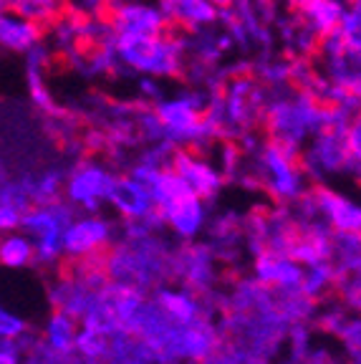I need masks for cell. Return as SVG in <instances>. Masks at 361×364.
<instances>
[{
	"instance_id": "obj_1",
	"label": "cell",
	"mask_w": 361,
	"mask_h": 364,
	"mask_svg": "<svg viewBox=\"0 0 361 364\" xmlns=\"http://www.w3.org/2000/svg\"><path fill=\"white\" fill-rule=\"evenodd\" d=\"M114 48L129 71L149 79H177L187 74V43L182 31H167L159 36L114 33Z\"/></svg>"
},
{
	"instance_id": "obj_2",
	"label": "cell",
	"mask_w": 361,
	"mask_h": 364,
	"mask_svg": "<svg viewBox=\"0 0 361 364\" xmlns=\"http://www.w3.org/2000/svg\"><path fill=\"white\" fill-rule=\"evenodd\" d=\"M253 154V182L276 203H298L308 190V172L303 165V152L273 142L263 134L258 147H245Z\"/></svg>"
},
{
	"instance_id": "obj_3",
	"label": "cell",
	"mask_w": 361,
	"mask_h": 364,
	"mask_svg": "<svg viewBox=\"0 0 361 364\" xmlns=\"http://www.w3.org/2000/svg\"><path fill=\"white\" fill-rule=\"evenodd\" d=\"M102 18L114 33L159 36L172 31V23L159 0H107Z\"/></svg>"
},
{
	"instance_id": "obj_4",
	"label": "cell",
	"mask_w": 361,
	"mask_h": 364,
	"mask_svg": "<svg viewBox=\"0 0 361 364\" xmlns=\"http://www.w3.org/2000/svg\"><path fill=\"white\" fill-rule=\"evenodd\" d=\"M306 205L311 215H318L333 233L361 235V203L351 200L349 195L328 188L323 182H313L306 195L298 200Z\"/></svg>"
},
{
	"instance_id": "obj_5",
	"label": "cell",
	"mask_w": 361,
	"mask_h": 364,
	"mask_svg": "<svg viewBox=\"0 0 361 364\" xmlns=\"http://www.w3.org/2000/svg\"><path fill=\"white\" fill-rule=\"evenodd\" d=\"M117 177L119 175H114L109 170L107 162L96 157H86L81 162H76L74 170L68 172L63 195H66V200L71 205H76V208H81L86 213H94L102 203H109V195H112Z\"/></svg>"
},
{
	"instance_id": "obj_6",
	"label": "cell",
	"mask_w": 361,
	"mask_h": 364,
	"mask_svg": "<svg viewBox=\"0 0 361 364\" xmlns=\"http://www.w3.org/2000/svg\"><path fill=\"white\" fill-rule=\"evenodd\" d=\"M303 165L308 177L318 180L351 170V154L346 144V127L326 124L311 136L303 147Z\"/></svg>"
},
{
	"instance_id": "obj_7",
	"label": "cell",
	"mask_w": 361,
	"mask_h": 364,
	"mask_svg": "<svg viewBox=\"0 0 361 364\" xmlns=\"http://www.w3.org/2000/svg\"><path fill=\"white\" fill-rule=\"evenodd\" d=\"M170 165L182 180L190 185V190L195 195H200L203 200H212L215 195L222 190V182L225 175L215 159L210 157L205 149H195V147H177L172 149Z\"/></svg>"
},
{
	"instance_id": "obj_8",
	"label": "cell",
	"mask_w": 361,
	"mask_h": 364,
	"mask_svg": "<svg viewBox=\"0 0 361 364\" xmlns=\"http://www.w3.org/2000/svg\"><path fill=\"white\" fill-rule=\"evenodd\" d=\"M109 205L119 215L124 218L126 223H162L157 213V203L154 195L149 190V185L144 180H139L136 175H119L114 182L112 195H109Z\"/></svg>"
},
{
	"instance_id": "obj_9",
	"label": "cell",
	"mask_w": 361,
	"mask_h": 364,
	"mask_svg": "<svg viewBox=\"0 0 361 364\" xmlns=\"http://www.w3.org/2000/svg\"><path fill=\"white\" fill-rule=\"evenodd\" d=\"M107 248H112V225L102 215L89 213V215L71 220L63 230L61 250L71 258L94 256Z\"/></svg>"
},
{
	"instance_id": "obj_10",
	"label": "cell",
	"mask_w": 361,
	"mask_h": 364,
	"mask_svg": "<svg viewBox=\"0 0 361 364\" xmlns=\"http://www.w3.org/2000/svg\"><path fill=\"white\" fill-rule=\"evenodd\" d=\"M159 3L170 18L172 28L182 33H195L222 21V11L210 0H159Z\"/></svg>"
},
{
	"instance_id": "obj_11",
	"label": "cell",
	"mask_w": 361,
	"mask_h": 364,
	"mask_svg": "<svg viewBox=\"0 0 361 364\" xmlns=\"http://www.w3.org/2000/svg\"><path fill=\"white\" fill-rule=\"evenodd\" d=\"M48 28L41 26V23L31 21V18H23L13 11H3L0 18V43L3 48L11 53H26L36 51L41 43H43Z\"/></svg>"
},
{
	"instance_id": "obj_12",
	"label": "cell",
	"mask_w": 361,
	"mask_h": 364,
	"mask_svg": "<svg viewBox=\"0 0 361 364\" xmlns=\"http://www.w3.org/2000/svg\"><path fill=\"white\" fill-rule=\"evenodd\" d=\"M162 225H167L170 230H175L180 238L190 240L200 233L208 220V200H203L200 195H187V198L172 203L170 208H164L159 213Z\"/></svg>"
},
{
	"instance_id": "obj_13",
	"label": "cell",
	"mask_w": 361,
	"mask_h": 364,
	"mask_svg": "<svg viewBox=\"0 0 361 364\" xmlns=\"http://www.w3.org/2000/svg\"><path fill=\"white\" fill-rule=\"evenodd\" d=\"M286 6L306 21L321 38L336 33L344 21L346 3L344 0H286Z\"/></svg>"
},
{
	"instance_id": "obj_14",
	"label": "cell",
	"mask_w": 361,
	"mask_h": 364,
	"mask_svg": "<svg viewBox=\"0 0 361 364\" xmlns=\"http://www.w3.org/2000/svg\"><path fill=\"white\" fill-rule=\"evenodd\" d=\"M0 261L6 268H28L41 261L38 245L28 233H6L0 240Z\"/></svg>"
},
{
	"instance_id": "obj_15",
	"label": "cell",
	"mask_w": 361,
	"mask_h": 364,
	"mask_svg": "<svg viewBox=\"0 0 361 364\" xmlns=\"http://www.w3.org/2000/svg\"><path fill=\"white\" fill-rule=\"evenodd\" d=\"M3 11H13L48 28L66 13V6L63 0H3Z\"/></svg>"
},
{
	"instance_id": "obj_16",
	"label": "cell",
	"mask_w": 361,
	"mask_h": 364,
	"mask_svg": "<svg viewBox=\"0 0 361 364\" xmlns=\"http://www.w3.org/2000/svg\"><path fill=\"white\" fill-rule=\"evenodd\" d=\"M159 306L177 324H190L192 318H195V304L182 291H162L159 294Z\"/></svg>"
},
{
	"instance_id": "obj_17",
	"label": "cell",
	"mask_w": 361,
	"mask_h": 364,
	"mask_svg": "<svg viewBox=\"0 0 361 364\" xmlns=\"http://www.w3.org/2000/svg\"><path fill=\"white\" fill-rule=\"evenodd\" d=\"M339 33L351 51L356 56H361V0H346V11Z\"/></svg>"
},
{
	"instance_id": "obj_18",
	"label": "cell",
	"mask_w": 361,
	"mask_h": 364,
	"mask_svg": "<svg viewBox=\"0 0 361 364\" xmlns=\"http://www.w3.org/2000/svg\"><path fill=\"white\" fill-rule=\"evenodd\" d=\"M346 144L351 154V170L361 172V109L354 112V117L346 124Z\"/></svg>"
},
{
	"instance_id": "obj_19",
	"label": "cell",
	"mask_w": 361,
	"mask_h": 364,
	"mask_svg": "<svg viewBox=\"0 0 361 364\" xmlns=\"http://www.w3.org/2000/svg\"><path fill=\"white\" fill-rule=\"evenodd\" d=\"M68 13H76V16L86 18H102L104 8H107V0H63Z\"/></svg>"
},
{
	"instance_id": "obj_20",
	"label": "cell",
	"mask_w": 361,
	"mask_h": 364,
	"mask_svg": "<svg viewBox=\"0 0 361 364\" xmlns=\"http://www.w3.org/2000/svg\"><path fill=\"white\" fill-rule=\"evenodd\" d=\"M0 329H3V339L13 341V339H18V336L23 334L26 324H23L18 316H13L11 311H3V316H0Z\"/></svg>"
},
{
	"instance_id": "obj_21",
	"label": "cell",
	"mask_w": 361,
	"mask_h": 364,
	"mask_svg": "<svg viewBox=\"0 0 361 364\" xmlns=\"http://www.w3.org/2000/svg\"><path fill=\"white\" fill-rule=\"evenodd\" d=\"M210 3H212V6H217L220 11H230V8H235L240 0H210Z\"/></svg>"
}]
</instances>
